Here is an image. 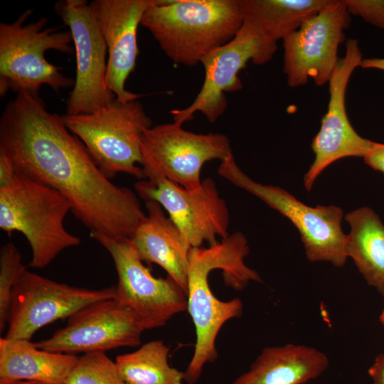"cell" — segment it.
Wrapping results in <instances>:
<instances>
[{
	"mask_svg": "<svg viewBox=\"0 0 384 384\" xmlns=\"http://www.w3.org/2000/svg\"><path fill=\"white\" fill-rule=\"evenodd\" d=\"M363 159L373 169L384 174V144L373 142L371 149Z\"/></svg>",
	"mask_w": 384,
	"mask_h": 384,
	"instance_id": "cell-27",
	"label": "cell"
},
{
	"mask_svg": "<svg viewBox=\"0 0 384 384\" xmlns=\"http://www.w3.org/2000/svg\"><path fill=\"white\" fill-rule=\"evenodd\" d=\"M350 15L343 0H332L283 40V70L289 87L304 85L309 80L319 86L329 83Z\"/></svg>",
	"mask_w": 384,
	"mask_h": 384,
	"instance_id": "cell-14",
	"label": "cell"
},
{
	"mask_svg": "<svg viewBox=\"0 0 384 384\" xmlns=\"http://www.w3.org/2000/svg\"><path fill=\"white\" fill-rule=\"evenodd\" d=\"M380 321L384 325V317H380Z\"/></svg>",
	"mask_w": 384,
	"mask_h": 384,
	"instance_id": "cell-32",
	"label": "cell"
},
{
	"mask_svg": "<svg viewBox=\"0 0 384 384\" xmlns=\"http://www.w3.org/2000/svg\"><path fill=\"white\" fill-rule=\"evenodd\" d=\"M65 384H126L115 363L105 352H92L79 357Z\"/></svg>",
	"mask_w": 384,
	"mask_h": 384,
	"instance_id": "cell-24",
	"label": "cell"
},
{
	"mask_svg": "<svg viewBox=\"0 0 384 384\" xmlns=\"http://www.w3.org/2000/svg\"><path fill=\"white\" fill-rule=\"evenodd\" d=\"M350 225L346 235V253L367 283L384 296V225L370 208L348 213Z\"/></svg>",
	"mask_w": 384,
	"mask_h": 384,
	"instance_id": "cell-21",
	"label": "cell"
},
{
	"mask_svg": "<svg viewBox=\"0 0 384 384\" xmlns=\"http://www.w3.org/2000/svg\"><path fill=\"white\" fill-rule=\"evenodd\" d=\"M55 10L69 28L75 50V80L66 101V114L90 113L109 105L116 96L106 83L107 47L89 3L60 0Z\"/></svg>",
	"mask_w": 384,
	"mask_h": 384,
	"instance_id": "cell-12",
	"label": "cell"
},
{
	"mask_svg": "<svg viewBox=\"0 0 384 384\" xmlns=\"http://www.w3.org/2000/svg\"><path fill=\"white\" fill-rule=\"evenodd\" d=\"M240 0H155L141 24L176 64L194 66L236 35Z\"/></svg>",
	"mask_w": 384,
	"mask_h": 384,
	"instance_id": "cell-3",
	"label": "cell"
},
{
	"mask_svg": "<svg viewBox=\"0 0 384 384\" xmlns=\"http://www.w3.org/2000/svg\"><path fill=\"white\" fill-rule=\"evenodd\" d=\"M68 130L85 145L101 171L109 178L124 173L145 179L142 167V140L151 119L136 100L111 104L95 112L61 115Z\"/></svg>",
	"mask_w": 384,
	"mask_h": 384,
	"instance_id": "cell-6",
	"label": "cell"
},
{
	"mask_svg": "<svg viewBox=\"0 0 384 384\" xmlns=\"http://www.w3.org/2000/svg\"><path fill=\"white\" fill-rule=\"evenodd\" d=\"M31 9L21 14L12 23H0V96L9 91L39 96L42 85L58 92L73 87L75 80L61 72L62 68L49 63L48 50L71 53L70 31L46 28L48 19L26 23Z\"/></svg>",
	"mask_w": 384,
	"mask_h": 384,
	"instance_id": "cell-4",
	"label": "cell"
},
{
	"mask_svg": "<svg viewBox=\"0 0 384 384\" xmlns=\"http://www.w3.org/2000/svg\"><path fill=\"white\" fill-rule=\"evenodd\" d=\"M218 173L288 218L299 231L310 262H329L338 267L345 265L348 258L346 235L341 228V208L311 207L279 186L256 182L240 169L233 154L221 161Z\"/></svg>",
	"mask_w": 384,
	"mask_h": 384,
	"instance_id": "cell-7",
	"label": "cell"
},
{
	"mask_svg": "<svg viewBox=\"0 0 384 384\" xmlns=\"http://www.w3.org/2000/svg\"><path fill=\"white\" fill-rule=\"evenodd\" d=\"M332 0H240L242 17L261 26L277 42L284 40Z\"/></svg>",
	"mask_w": 384,
	"mask_h": 384,
	"instance_id": "cell-22",
	"label": "cell"
},
{
	"mask_svg": "<svg viewBox=\"0 0 384 384\" xmlns=\"http://www.w3.org/2000/svg\"><path fill=\"white\" fill-rule=\"evenodd\" d=\"M373 384H384V353L376 356L368 369Z\"/></svg>",
	"mask_w": 384,
	"mask_h": 384,
	"instance_id": "cell-29",
	"label": "cell"
},
{
	"mask_svg": "<svg viewBox=\"0 0 384 384\" xmlns=\"http://www.w3.org/2000/svg\"><path fill=\"white\" fill-rule=\"evenodd\" d=\"M27 268L22 262L21 255L11 242L0 250V332L7 326V318L12 290L18 278Z\"/></svg>",
	"mask_w": 384,
	"mask_h": 384,
	"instance_id": "cell-25",
	"label": "cell"
},
{
	"mask_svg": "<svg viewBox=\"0 0 384 384\" xmlns=\"http://www.w3.org/2000/svg\"><path fill=\"white\" fill-rule=\"evenodd\" d=\"M70 210V201L58 191L18 173L0 188V228L24 235L33 268H44L64 250L80 245V239L64 226Z\"/></svg>",
	"mask_w": 384,
	"mask_h": 384,
	"instance_id": "cell-5",
	"label": "cell"
},
{
	"mask_svg": "<svg viewBox=\"0 0 384 384\" xmlns=\"http://www.w3.org/2000/svg\"><path fill=\"white\" fill-rule=\"evenodd\" d=\"M16 174L11 161L4 154L0 152V188L9 185Z\"/></svg>",
	"mask_w": 384,
	"mask_h": 384,
	"instance_id": "cell-28",
	"label": "cell"
},
{
	"mask_svg": "<svg viewBox=\"0 0 384 384\" xmlns=\"http://www.w3.org/2000/svg\"><path fill=\"white\" fill-rule=\"evenodd\" d=\"M359 67L363 69H375L384 72V58H363Z\"/></svg>",
	"mask_w": 384,
	"mask_h": 384,
	"instance_id": "cell-30",
	"label": "cell"
},
{
	"mask_svg": "<svg viewBox=\"0 0 384 384\" xmlns=\"http://www.w3.org/2000/svg\"><path fill=\"white\" fill-rule=\"evenodd\" d=\"M277 49V42L262 27L243 18L233 38L201 62L205 69L203 85L189 106L171 111L174 122L182 126L198 112L210 122H215L227 109L225 94L242 87L238 76L240 71L249 61L257 65L267 63L272 59Z\"/></svg>",
	"mask_w": 384,
	"mask_h": 384,
	"instance_id": "cell-8",
	"label": "cell"
},
{
	"mask_svg": "<svg viewBox=\"0 0 384 384\" xmlns=\"http://www.w3.org/2000/svg\"><path fill=\"white\" fill-rule=\"evenodd\" d=\"M0 384H46L39 381L34 380H0Z\"/></svg>",
	"mask_w": 384,
	"mask_h": 384,
	"instance_id": "cell-31",
	"label": "cell"
},
{
	"mask_svg": "<svg viewBox=\"0 0 384 384\" xmlns=\"http://www.w3.org/2000/svg\"><path fill=\"white\" fill-rule=\"evenodd\" d=\"M79 358L38 348L26 339H0V380L65 384Z\"/></svg>",
	"mask_w": 384,
	"mask_h": 384,
	"instance_id": "cell-20",
	"label": "cell"
},
{
	"mask_svg": "<svg viewBox=\"0 0 384 384\" xmlns=\"http://www.w3.org/2000/svg\"><path fill=\"white\" fill-rule=\"evenodd\" d=\"M0 152L18 174L65 196L90 232L131 239L146 217L137 195L111 182L40 96L20 93L6 104L0 118Z\"/></svg>",
	"mask_w": 384,
	"mask_h": 384,
	"instance_id": "cell-1",
	"label": "cell"
},
{
	"mask_svg": "<svg viewBox=\"0 0 384 384\" xmlns=\"http://www.w3.org/2000/svg\"><path fill=\"white\" fill-rule=\"evenodd\" d=\"M110 255L118 277L114 299L134 311L145 329L164 326L187 310V294L170 277H155L143 264L131 239L90 232Z\"/></svg>",
	"mask_w": 384,
	"mask_h": 384,
	"instance_id": "cell-10",
	"label": "cell"
},
{
	"mask_svg": "<svg viewBox=\"0 0 384 384\" xmlns=\"http://www.w3.org/2000/svg\"><path fill=\"white\" fill-rule=\"evenodd\" d=\"M138 196L156 201L167 212L191 247L204 242L213 245L226 238L229 225L227 203L215 181L207 178L196 190L189 191L164 178L139 180L134 184Z\"/></svg>",
	"mask_w": 384,
	"mask_h": 384,
	"instance_id": "cell-13",
	"label": "cell"
},
{
	"mask_svg": "<svg viewBox=\"0 0 384 384\" xmlns=\"http://www.w3.org/2000/svg\"><path fill=\"white\" fill-rule=\"evenodd\" d=\"M147 213L131 240L143 262L163 268L187 294L191 247L176 224L156 201H146Z\"/></svg>",
	"mask_w": 384,
	"mask_h": 384,
	"instance_id": "cell-18",
	"label": "cell"
},
{
	"mask_svg": "<svg viewBox=\"0 0 384 384\" xmlns=\"http://www.w3.org/2000/svg\"><path fill=\"white\" fill-rule=\"evenodd\" d=\"M115 287L88 289L60 283L27 269L12 290L7 338L31 340L42 327L69 318L92 303L114 299Z\"/></svg>",
	"mask_w": 384,
	"mask_h": 384,
	"instance_id": "cell-11",
	"label": "cell"
},
{
	"mask_svg": "<svg viewBox=\"0 0 384 384\" xmlns=\"http://www.w3.org/2000/svg\"><path fill=\"white\" fill-rule=\"evenodd\" d=\"M144 330L137 314L114 298L80 309L68 318L65 326L35 344L48 351L73 355L105 352L139 346Z\"/></svg>",
	"mask_w": 384,
	"mask_h": 384,
	"instance_id": "cell-15",
	"label": "cell"
},
{
	"mask_svg": "<svg viewBox=\"0 0 384 384\" xmlns=\"http://www.w3.org/2000/svg\"><path fill=\"white\" fill-rule=\"evenodd\" d=\"M141 152L145 179L164 178L189 191L201 186V171L206 162L222 161L233 154L226 135L196 134L175 122L146 129Z\"/></svg>",
	"mask_w": 384,
	"mask_h": 384,
	"instance_id": "cell-9",
	"label": "cell"
},
{
	"mask_svg": "<svg viewBox=\"0 0 384 384\" xmlns=\"http://www.w3.org/2000/svg\"><path fill=\"white\" fill-rule=\"evenodd\" d=\"M250 248L245 236L239 231L229 234L208 247H191L187 272V310L196 329L194 352L185 372L184 380L195 384L208 363L218 358L215 341L228 321L242 314L241 299L219 300L208 282L211 271L223 270L225 284L243 289L250 282H262L259 274L245 263Z\"/></svg>",
	"mask_w": 384,
	"mask_h": 384,
	"instance_id": "cell-2",
	"label": "cell"
},
{
	"mask_svg": "<svg viewBox=\"0 0 384 384\" xmlns=\"http://www.w3.org/2000/svg\"><path fill=\"white\" fill-rule=\"evenodd\" d=\"M155 0H95L89 3L107 47V86L122 102L142 95L125 88L139 50L137 33L146 10Z\"/></svg>",
	"mask_w": 384,
	"mask_h": 384,
	"instance_id": "cell-17",
	"label": "cell"
},
{
	"mask_svg": "<svg viewBox=\"0 0 384 384\" xmlns=\"http://www.w3.org/2000/svg\"><path fill=\"white\" fill-rule=\"evenodd\" d=\"M348 13L384 29V0H343Z\"/></svg>",
	"mask_w": 384,
	"mask_h": 384,
	"instance_id": "cell-26",
	"label": "cell"
},
{
	"mask_svg": "<svg viewBox=\"0 0 384 384\" xmlns=\"http://www.w3.org/2000/svg\"><path fill=\"white\" fill-rule=\"evenodd\" d=\"M362 60L358 41L347 40L344 56L339 58L329 82L327 111L311 143L315 158L304 177V184L308 191L320 174L331 164L346 157L363 158L372 147L373 141L362 137L355 131L346 108L349 79Z\"/></svg>",
	"mask_w": 384,
	"mask_h": 384,
	"instance_id": "cell-16",
	"label": "cell"
},
{
	"mask_svg": "<svg viewBox=\"0 0 384 384\" xmlns=\"http://www.w3.org/2000/svg\"><path fill=\"white\" fill-rule=\"evenodd\" d=\"M380 317H384V309L383 310Z\"/></svg>",
	"mask_w": 384,
	"mask_h": 384,
	"instance_id": "cell-33",
	"label": "cell"
},
{
	"mask_svg": "<svg viewBox=\"0 0 384 384\" xmlns=\"http://www.w3.org/2000/svg\"><path fill=\"white\" fill-rule=\"evenodd\" d=\"M169 354L164 341L154 340L117 356L114 363L126 384H183L184 372L169 365Z\"/></svg>",
	"mask_w": 384,
	"mask_h": 384,
	"instance_id": "cell-23",
	"label": "cell"
},
{
	"mask_svg": "<svg viewBox=\"0 0 384 384\" xmlns=\"http://www.w3.org/2000/svg\"><path fill=\"white\" fill-rule=\"evenodd\" d=\"M329 364L324 353L310 346L266 347L250 369L230 384H304L319 377Z\"/></svg>",
	"mask_w": 384,
	"mask_h": 384,
	"instance_id": "cell-19",
	"label": "cell"
}]
</instances>
